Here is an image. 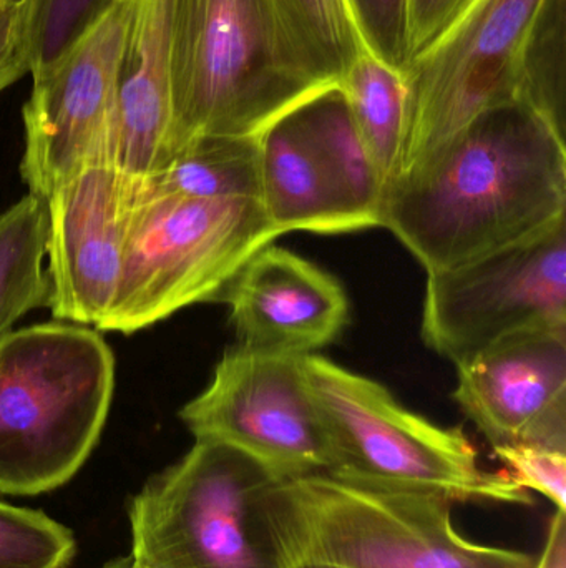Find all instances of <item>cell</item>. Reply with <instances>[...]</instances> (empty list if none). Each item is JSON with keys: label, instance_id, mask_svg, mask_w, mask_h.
Masks as SVG:
<instances>
[{"label": "cell", "instance_id": "1", "mask_svg": "<svg viewBox=\"0 0 566 568\" xmlns=\"http://www.w3.org/2000/svg\"><path fill=\"white\" fill-rule=\"evenodd\" d=\"M566 219V145L522 100L485 110L385 193L382 226L428 275Z\"/></svg>", "mask_w": 566, "mask_h": 568}, {"label": "cell", "instance_id": "2", "mask_svg": "<svg viewBox=\"0 0 566 568\" xmlns=\"http://www.w3.org/2000/svg\"><path fill=\"white\" fill-rule=\"evenodd\" d=\"M454 500L321 473L272 483L259 519L285 568H537L538 557L465 539Z\"/></svg>", "mask_w": 566, "mask_h": 568}, {"label": "cell", "instance_id": "3", "mask_svg": "<svg viewBox=\"0 0 566 568\" xmlns=\"http://www.w3.org/2000/svg\"><path fill=\"white\" fill-rule=\"evenodd\" d=\"M115 356L69 321L0 337V493L39 496L69 483L109 417Z\"/></svg>", "mask_w": 566, "mask_h": 568}, {"label": "cell", "instance_id": "4", "mask_svg": "<svg viewBox=\"0 0 566 568\" xmlns=\"http://www.w3.org/2000/svg\"><path fill=\"white\" fill-rule=\"evenodd\" d=\"M321 90L269 0H176L169 159L199 136L261 135Z\"/></svg>", "mask_w": 566, "mask_h": 568}, {"label": "cell", "instance_id": "5", "mask_svg": "<svg viewBox=\"0 0 566 568\" xmlns=\"http://www.w3.org/2000/svg\"><path fill=\"white\" fill-rule=\"evenodd\" d=\"M302 367L335 450V469L328 474L438 493L454 503L534 504L507 470L482 469L477 449L461 429L411 413L382 384L318 354L302 356Z\"/></svg>", "mask_w": 566, "mask_h": 568}, {"label": "cell", "instance_id": "6", "mask_svg": "<svg viewBox=\"0 0 566 568\" xmlns=\"http://www.w3.org/2000/svg\"><path fill=\"white\" fill-rule=\"evenodd\" d=\"M279 236L258 200L140 192L115 300L99 331L133 334L222 300L251 256Z\"/></svg>", "mask_w": 566, "mask_h": 568}, {"label": "cell", "instance_id": "7", "mask_svg": "<svg viewBox=\"0 0 566 568\" xmlns=\"http://www.w3.org/2000/svg\"><path fill=\"white\" fill-rule=\"evenodd\" d=\"M272 483L235 447L196 440L130 503L133 568H285L259 519Z\"/></svg>", "mask_w": 566, "mask_h": 568}, {"label": "cell", "instance_id": "8", "mask_svg": "<svg viewBox=\"0 0 566 568\" xmlns=\"http://www.w3.org/2000/svg\"><path fill=\"white\" fill-rule=\"evenodd\" d=\"M545 0H471L404 75L408 120L398 176L485 110L521 100L525 45ZM395 176V179H398Z\"/></svg>", "mask_w": 566, "mask_h": 568}, {"label": "cell", "instance_id": "9", "mask_svg": "<svg viewBox=\"0 0 566 568\" xmlns=\"http://www.w3.org/2000/svg\"><path fill=\"white\" fill-rule=\"evenodd\" d=\"M179 419L196 440L235 447L276 483L335 469L331 437L302 356L231 347Z\"/></svg>", "mask_w": 566, "mask_h": 568}, {"label": "cell", "instance_id": "10", "mask_svg": "<svg viewBox=\"0 0 566 568\" xmlns=\"http://www.w3.org/2000/svg\"><path fill=\"white\" fill-rule=\"evenodd\" d=\"M537 329H566V219L524 242L429 275L422 337L455 364Z\"/></svg>", "mask_w": 566, "mask_h": 568}, {"label": "cell", "instance_id": "11", "mask_svg": "<svg viewBox=\"0 0 566 568\" xmlns=\"http://www.w3.org/2000/svg\"><path fill=\"white\" fill-rule=\"evenodd\" d=\"M133 0H110L42 75L22 109L20 176L45 200L89 166L113 165L120 60Z\"/></svg>", "mask_w": 566, "mask_h": 568}, {"label": "cell", "instance_id": "12", "mask_svg": "<svg viewBox=\"0 0 566 568\" xmlns=\"http://www.w3.org/2000/svg\"><path fill=\"white\" fill-rule=\"evenodd\" d=\"M140 185L113 165H95L47 196V307L55 320L96 329L105 320L119 287Z\"/></svg>", "mask_w": 566, "mask_h": 568}, {"label": "cell", "instance_id": "13", "mask_svg": "<svg viewBox=\"0 0 566 568\" xmlns=\"http://www.w3.org/2000/svg\"><path fill=\"white\" fill-rule=\"evenodd\" d=\"M455 366L454 399L492 447L566 453V329L514 334Z\"/></svg>", "mask_w": 566, "mask_h": 568}, {"label": "cell", "instance_id": "14", "mask_svg": "<svg viewBox=\"0 0 566 568\" xmlns=\"http://www.w3.org/2000/svg\"><path fill=\"white\" fill-rule=\"evenodd\" d=\"M238 346L308 356L328 346L349 321L341 283L289 250L269 245L243 266L223 294Z\"/></svg>", "mask_w": 566, "mask_h": 568}, {"label": "cell", "instance_id": "15", "mask_svg": "<svg viewBox=\"0 0 566 568\" xmlns=\"http://www.w3.org/2000/svg\"><path fill=\"white\" fill-rule=\"evenodd\" d=\"M175 7L176 0H133L113 142V166L133 182H145L169 159Z\"/></svg>", "mask_w": 566, "mask_h": 568}, {"label": "cell", "instance_id": "16", "mask_svg": "<svg viewBox=\"0 0 566 568\" xmlns=\"http://www.w3.org/2000/svg\"><path fill=\"white\" fill-rule=\"evenodd\" d=\"M296 109L258 135L259 202L281 235L348 233Z\"/></svg>", "mask_w": 566, "mask_h": 568}, {"label": "cell", "instance_id": "17", "mask_svg": "<svg viewBox=\"0 0 566 568\" xmlns=\"http://www.w3.org/2000/svg\"><path fill=\"white\" fill-rule=\"evenodd\" d=\"M296 110L348 233L382 226L385 186L341 90H321Z\"/></svg>", "mask_w": 566, "mask_h": 568}, {"label": "cell", "instance_id": "18", "mask_svg": "<svg viewBox=\"0 0 566 568\" xmlns=\"http://www.w3.org/2000/svg\"><path fill=\"white\" fill-rule=\"evenodd\" d=\"M143 195L189 199L261 196L258 136H199L140 185Z\"/></svg>", "mask_w": 566, "mask_h": 568}, {"label": "cell", "instance_id": "19", "mask_svg": "<svg viewBox=\"0 0 566 568\" xmlns=\"http://www.w3.org/2000/svg\"><path fill=\"white\" fill-rule=\"evenodd\" d=\"M338 89L388 193L398 176L404 146L408 120L404 77L364 50L342 77Z\"/></svg>", "mask_w": 566, "mask_h": 568}, {"label": "cell", "instance_id": "20", "mask_svg": "<svg viewBox=\"0 0 566 568\" xmlns=\"http://www.w3.org/2000/svg\"><path fill=\"white\" fill-rule=\"evenodd\" d=\"M45 242V200L27 193L0 213V337L20 317L49 304Z\"/></svg>", "mask_w": 566, "mask_h": 568}, {"label": "cell", "instance_id": "21", "mask_svg": "<svg viewBox=\"0 0 566 568\" xmlns=\"http://www.w3.org/2000/svg\"><path fill=\"white\" fill-rule=\"evenodd\" d=\"M301 60L322 89L338 87L364 52L348 0H269Z\"/></svg>", "mask_w": 566, "mask_h": 568}, {"label": "cell", "instance_id": "22", "mask_svg": "<svg viewBox=\"0 0 566 568\" xmlns=\"http://www.w3.org/2000/svg\"><path fill=\"white\" fill-rule=\"evenodd\" d=\"M565 0H545L525 45L521 100L565 136Z\"/></svg>", "mask_w": 566, "mask_h": 568}, {"label": "cell", "instance_id": "23", "mask_svg": "<svg viewBox=\"0 0 566 568\" xmlns=\"http://www.w3.org/2000/svg\"><path fill=\"white\" fill-rule=\"evenodd\" d=\"M73 556L75 539L65 526L0 503V568H65Z\"/></svg>", "mask_w": 566, "mask_h": 568}, {"label": "cell", "instance_id": "24", "mask_svg": "<svg viewBox=\"0 0 566 568\" xmlns=\"http://www.w3.org/2000/svg\"><path fill=\"white\" fill-rule=\"evenodd\" d=\"M109 2L22 0L32 79L55 65Z\"/></svg>", "mask_w": 566, "mask_h": 568}, {"label": "cell", "instance_id": "25", "mask_svg": "<svg viewBox=\"0 0 566 568\" xmlns=\"http://www.w3.org/2000/svg\"><path fill=\"white\" fill-rule=\"evenodd\" d=\"M362 45L402 77L411 65V0H348Z\"/></svg>", "mask_w": 566, "mask_h": 568}, {"label": "cell", "instance_id": "26", "mask_svg": "<svg viewBox=\"0 0 566 568\" xmlns=\"http://www.w3.org/2000/svg\"><path fill=\"white\" fill-rule=\"evenodd\" d=\"M494 454L507 467L522 489L547 497L566 514V453L535 444H508L494 447Z\"/></svg>", "mask_w": 566, "mask_h": 568}, {"label": "cell", "instance_id": "27", "mask_svg": "<svg viewBox=\"0 0 566 568\" xmlns=\"http://www.w3.org/2000/svg\"><path fill=\"white\" fill-rule=\"evenodd\" d=\"M30 73L22 0L0 3V93Z\"/></svg>", "mask_w": 566, "mask_h": 568}, {"label": "cell", "instance_id": "28", "mask_svg": "<svg viewBox=\"0 0 566 568\" xmlns=\"http://www.w3.org/2000/svg\"><path fill=\"white\" fill-rule=\"evenodd\" d=\"M471 0H411V62L428 50Z\"/></svg>", "mask_w": 566, "mask_h": 568}, {"label": "cell", "instance_id": "29", "mask_svg": "<svg viewBox=\"0 0 566 568\" xmlns=\"http://www.w3.org/2000/svg\"><path fill=\"white\" fill-rule=\"evenodd\" d=\"M537 568H566V514L557 510L548 526L545 549Z\"/></svg>", "mask_w": 566, "mask_h": 568}, {"label": "cell", "instance_id": "30", "mask_svg": "<svg viewBox=\"0 0 566 568\" xmlns=\"http://www.w3.org/2000/svg\"><path fill=\"white\" fill-rule=\"evenodd\" d=\"M103 568H133L132 566V557H126V559H119L115 562L109 564Z\"/></svg>", "mask_w": 566, "mask_h": 568}, {"label": "cell", "instance_id": "31", "mask_svg": "<svg viewBox=\"0 0 566 568\" xmlns=\"http://www.w3.org/2000/svg\"><path fill=\"white\" fill-rule=\"evenodd\" d=\"M292 568H339V567H329V566H299Z\"/></svg>", "mask_w": 566, "mask_h": 568}, {"label": "cell", "instance_id": "32", "mask_svg": "<svg viewBox=\"0 0 566 568\" xmlns=\"http://www.w3.org/2000/svg\"><path fill=\"white\" fill-rule=\"evenodd\" d=\"M10 2V0H0V3Z\"/></svg>", "mask_w": 566, "mask_h": 568}]
</instances>
